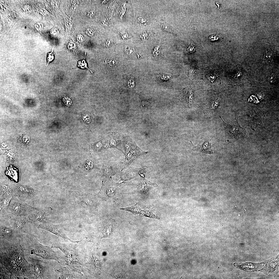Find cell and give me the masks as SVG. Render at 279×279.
<instances>
[{
  "label": "cell",
  "instance_id": "1",
  "mask_svg": "<svg viewBox=\"0 0 279 279\" xmlns=\"http://www.w3.org/2000/svg\"><path fill=\"white\" fill-rule=\"evenodd\" d=\"M0 262L10 274V278H32V265L26 260L20 246L1 250Z\"/></svg>",
  "mask_w": 279,
  "mask_h": 279
},
{
  "label": "cell",
  "instance_id": "2",
  "mask_svg": "<svg viewBox=\"0 0 279 279\" xmlns=\"http://www.w3.org/2000/svg\"><path fill=\"white\" fill-rule=\"evenodd\" d=\"M87 239L71 242H57L52 244V248L59 249L64 255L67 267L71 271L85 275L83 265L86 255Z\"/></svg>",
  "mask_w": 279,
  "mask_h": 279
},
{
  "label": "cell",
  "instance_id": "3",
  "mask_svg": "<svg viewBox=\"0 0 279 279\" xmlns=\"http://www.w3.org/2000/svg\"><path fill=\"white\" fill-rule=\"evenodd\" d=\"M25 233L24 235L26 243L25 250L28 253L44 259L54 260L59 263L61 261H64V257H61L57 252L53 250L51 247L41 244L36 236Z\"/></svg>",
  "mask_w": 279,
  "mask_h": 279
},
{
  "label": "cell",
  "instance_id": "4",
  "mask_svg": "<svg viewBox=\"0 0 279 279\" xmlns=\"http://www.w3.org/2000/svg\"><path fill=\"white\" fill-rule=\"evenodd\" d=\"M36 208L28 205L23 200L12 197L7 206L1 212L4 213L5 216L12 219L28 216Z\"/></svg>",
  "mask_w": 279,
  "mask_h": 279
},
{
  "label": "cell",
  "instance_id": "5",
  "mask_svg": "<svg viewBox=\"0 0 279 279\" xmlns=\"http://www.w3.org/2000/svg\"><path fill=\"white\" fill-rule=\"evenodd\" d=\"M223 121L224 126L226 142L230 143L234 142L247 136L246 130L241 127L237 120L231 124H228Z\"/></svg>",
  "mask_w": 279,
  "mask_h": 279
},
{
  "label": "cell",
  "instance_id": "6",
  "mask_svg": "<svg viewBox=\"0 0 279 279\" xmlns=\"http://www.w3.org/2000/svg\"><path fill=\"white\" fill-rule=\"evenodd\" d=\"M122 183H116L112 179L111 177L105 179L103 181L102 186L98 196L105 199L116 200L118 194Z\"/></svg>",
  "mask_w": 279,
  "mask_h": 279
},
{
  "label": "cell",
  "instance_id": "7",
  "mask_svg": "<svg viewBox=\"0 0 279 279\" xmlns=\"http://www.w3.org/2000/svg\"><path fill=\"white\" fill-rule=\"evenodd\" d=\"M29 258L33 267L32 279H48L50 274L47 263L31 257Z\"/></svg>",
  "mask_w": 279,
  "mask_h": 279
},
{
  "label": "cell",
  "instance_id": "8",
  "mask_svg": "<svg viewBox=\"0 0 279 279\" xmlns=\"http://www.w3.org/2000/svg\"><path fill=\"white\" fill-rule=\"evenodd\" d=\"M52 210L50 207L36 208L28 216L29 219L32 223H38V225L41 223L48 222V220Z\"/></svg>",
  "mask_w": 279,
  "mask_h": 279
},
{
  "label": "cell",
  "instance_id": "9",
  "mask_svg": "<svg viewBox=\"0 0 279 279\" xmlns=\"http://www.w3.org/2000/svg\"><path fill=\"white\" fill-rule=\"evenodd\" d=\"M37 228H41L49 231L63 239L65 241L75 242L67 236L65 230L61 225L55 224L45 222L40 223Z\"/></svg>",
  "mask_w": 279,
  "mask_h": 279
},
{
  "label": "cell",
  "instance_id": "10",
  "mask_svg": "<svg viewBox=\"0 0 279 279\" xmlns=\"http://www.w3.org/2000/svg\"><path fill=\"white\" fill-rule=\"evenodd\" d=\"M123 162L118 161L110 162L106 161L104 163L101 171V175L105 179L111 177L121 171Z\"/></svg>",
  "mask_w": 279,
  "mask_h": 279
},
{
  "label": "cell",
  "instance_id": "11",
  "mask_svg": "<svg viewBox=\"0 0 279 279\" xmlns=\"http://www.w3.org/2000/svg\"><path fill=\"white\" fill-rule=\"evenodd\" d=\"M12 197L24 200L33 197L35 192L30 188L23 186H18L14 190L10 189Z\"/></svg>",
  "mask_w": 279,
  "mask_h": 279
},
{
  "label": "cell",
  "instance_id": "12",
  "mask_svg": "<svg viewBox=\"0 0 279 279\" xmlns=\"http://www.w3.org/2000/svg\"><path fill=\"white\" fill-rule=\"evenodd\" d=\"M147 167L146 166L141 168L130 166L122 173L120 176L121 180L126 181L131 179L138 175L144 178V174L147 171Z\"/></svg>",
  "mask_w": 279,
  "mask_h": 279
},
{
  "label": "cell",
  "instance_id": "13",
  "mask_svg": "<svg viewBox=\"0 0 279 279\" xmlns=\"http://www.w3.org/2000/svg\"><path fill=\"white\" fill-rule=\"evenodd\" d=\"M148 153V152L142 150L138 146L130 151L125 156L126 159L122 164L121 171L128 167L138 156Z\"/></svg>",
  "mask_w": 279,
  "mask_h": 279
},
{
  "label": "cell",
  "instance_id": "14",
  "mask_svg": "<svg viewBox=\"0 0 279 279\" xmlns=\"http://www.w3.org/2000/svg\"><path fill=\"white\" fill-rule=\"evenodd\" d=\"M259 111L256 112L255 110H253L249 112V114H247L248 121L247 126H249L254 130L258 125L261 124L263 118L261 111Z\"/></svg>",
  "mask_w": 279,
  "mask_h": 279
},
{
  "label": "cell",
  "instance_id": "15",
  "mask_svg": "<svg viewBox=\"0 0 279 279\" xmlns=\"http://www.w3.org/2000/svg\"><path fill=\"white\" fill-rule=\"evenodd\" d=\"M115 222L112 219L110 220L106 221L103 226L99 228L97 230V237L98 243L102 238L109 235L113 231L115 225Z\"/></svg>",
  "mask_w": 279,
  "mask_h": 279
},
{
  "label": "cell",
  "instance_id": "16",
  "mask_svg": "<svg viewBox=\"0 0 279 279\" xmlns=\"http://www.w3.org/2000/svg\"><path fill=\"white\" fill-rule=\"evenodd\" d=\"M123 134L115 132H110L107 134L109 147L116 148L122 151Z\"/></svg>",
  "mask_w": 279,
  "mask_h": 279
},
{
  "label": "cell",
  "instance_id": "17",
  "mask_svg": "<svg viewBox=\"0 0 279 279\" xmlns=\"http://www.w3.org/2000/svg\"><path fill=\"white\" fill-rule=\"evenodd\" d=\"M0 238L8 241H11L19 233L15 230L13 227L9 225H0Z\"/></svg>",
  "mask_w": 279,
  "mask_h": 279
},
{
  "label": "cell",
  "instance_id": "18",
  "mask_svg": "<svg viewBox=\"0 0 279 279\" xmlns=\"http://www.w3.org/2000/svg\"><path fill=\"white\" fill-rule=\"evenodd\" d=\"M28 216L20 217L11 219L13 221L12 227L13 229L19 233L22 231L26 232L25 230L27 226L29 223H32L29 221Z\"/></svg>",
  "mask_w": 279,
  "mask_h": 279
},
{
  "label": "cell",
  "instance_id": "19",
  "mask_svg": "<svg viewBox=\"0 0 279 279\" xmlns=\"http://www.w3.org/2000/svg\"><path fill=\"white\" fill-rule=\"evenodd\" d=\"M138 146L130 136L123 134L121 151L125 156L130 151Z\"/></svg>",
  "mask_w": 279,
  "mask_h": 279
},
{
  "label": "cell",
  "instance_id": "20",
  "mask_svg": "<svg viewBox=\"0 0 279 279\" xmlns=\"http://www.w3.org/2000/svg\"><path fill=\"white\" fill-rule=\"evenodd\" d=\"M157 186V185L156 184L143 179L139 184L137 191L142 194H145L153 187Z\"/></svg>",
  "mask_w": 279,
  "mask_h": 279
},
{
  "label": "cell",
  "instance_id": "21",
  "mask_svg": "<svg viewBox=\"0 0 279 279\" xmlns=\"http://www.w3.org/2000/svg\"><path fill=\"white\" fill-rule=\"evenodd\" d=\"M183 104L187 107H190L194 105L195 102L193 98V92L190 88L187 89L184 92Z\"/></svg>",
  "mask_w": 279,
  "mask_h": 279
},
{
  "label": "cell",
  "instance_id": "22",
  "mask_svg": "<svg viewBox=\"0 0 279 279\" xmlns=\"http://www.w3.org/2000/svg\"><path fill=\"white\" fill-rule=\"evenodd\" d=\"M190 141L193 146L192 150H193L207 154H211L213 153V150L211 149V143L207 140L205 141L202 145L196 146H194L191 141Z\"/></svg>",
  "mask_w": 279,
  "mask_h": 279
},
{
  "label": "cell",
  "instance_id": "23",
  "mask_svg": "<svg viewBox=\"0 0 279 279\" xmlns=\"http://www.w3.org/2000/svg\"><path fill=\"white\" fill-rule=\"evenodd\" d=\"M93 149L96 151H103L107 149L109 147V143L107 136L100 141L92 144Z\"/></svg>",
  "mask_w": 279,
  "mask_h": 279
},
{
  "label": "cell",
  "instance_id": "24",
  "mask_svg": "<svg viewBox=\"0 0 279 279\" xmlns=\"http://www.w3.org/2000/svg\"><path fill=\"white\" fill-rule=\"evenodd\" d=\"M61 279H75V277L73 275L71 271L67 267H64L55 270Z\"/></svg>",
  "mask_w": 279,
  "mask_h": 279
},
{
  "label": "cell",
  "instance_id": "25",
  "mask_svg": "<svg viewBox=\"0 0 279 279\" xmlns=\"http://www.w3.org/2000/svg\"><path fill=\"white\" fill-rule=\"evenodd\" d=\"M92 197V195L88 193L83 195L80 198L81 200L86 205L93 206L95 205V203Z\"/></svg>",
  "mask_w": 279,
  "mask_h": 279
},
{
  "label": "cell",
  "instance_id": "26",
  "mask_svg": "<svg viewBox=\"0 0 279 279\" xmlns=\"http://www.w3.org/2000/svg\"><path fill=\"white\" fill-rule=\"evenodd\" d=\"M125 88L127 89H133L135 86L134 78L132 76H128L125 79Z\"/></svg>",
  "mask_w": 279,
  "mask_h": 279
},
{
  "label": "cell",
  "instance_id": "27",
  "mask_svg": "<svg viewBox=\"0 0 279 279\" xmlns=\"http://www.w3.org/2000/svg\"><path fill=\"white\" fill-rule=\"evenodd\" d=\"M137 203L134 205L131 206L121 208L120 210L130 212L135 214L140 213L141 212V210L137 205Z\"/></svg>",
  "mask_w": 279,
  "mask_h": 279
},
{
  "label": "cell",
  "instance_id": "28",
  "mask_svg": "<svg viewBox=\"0 0 279 279\" xmlns=\"http://www.w3.org/2000/svg\"><path fill=\"white\" fill-rule=\"evenodd\" d=\"M174 76V75H172L161 73L157 75V77L159 81H163L169 80Z\"/></svg>",
  "mask_w": 279,
  "mask_h": 279
},
{
  "label": "cell",
  "instance_id": "29",
  "mask_svg": "<svg viewBox=\"0 0 279 279\" xmlns=\"http://www.w3.org/2000/svg\"><path fill=\"white\" fill-rule=\"evenodd\" d=\"M213 69L210 70L211 72L207 73L208 74H207V76H206L208 80L211 82H213L216 79V75L217 74H216V73H217V72H216V71L215 70V69L214 68Z\"/></svg>",
  "mask_w": 279,
  "mask_h": 279
},
{
  "label": "cell",
  "instance_id": "30",
  "mask_svg": "<svg viewBox=\"0 0 279 279\" xmlns=\"http://www.w3.org/2000/svg\"><path fill=\"white\" fill-rule=\"evenodd\" d=\"M85 58L84 59L82 60L79 61L77 60L78 63L77 67H79L82 69H88L90 71L91 73H93V71L90 69L88 67L87 64L85 59Z\"/></svg>",
  "mask_w": 279,
  "mask_h": 279
},
{
  "label": "cell",
  "instance_id": "31",
  "mask_svg": "<svg viewBox=\"0 0 279 279\" xmlns=\"http://www.w3.org/2000/svg\"><path fill=\"white\" fill-rule=\"evenodd\" d=\"M54 55L55 53L53 51V49H52L51 51L48 53L47 58V64L45 69L47 68L49 64L54 60Z\"/></svg>",
  "mask_w": 279,
  "mask_h": 279
},
{
  "label": "cell",
  "instance_id": "32",
  "mask_svg": "<svg viewBox=\"0 0 279 279\" xmlns=\"http://www.w3.org/2000/svg\"><path fill=\"white\" fill-rule=\"evenodd\" d=\"M160 25L161 26L162 28L164 30H165V31L171 32V33H172L173 32L172 29L170 28L168 26L165 24L161 23H160Z\"/></svg>",
  "mask_w": 279,
  "mask_h": 279
},
{
  "label": "cell",
  "instance_id": "33",
  "mask_svg": "<svg viewBox=\"0 0 279 279\" xmlns=\"http://www.w3.org/2000/svg\"><path fill=\"white\" fill-rule=\"evenodd\" d=\"M72 23L71 21L69 20L67 21L65 24V28L68 30H70L72 27Z\"/></svg>",
  "mask_w": 279,
  "mask_h": 279
},
{
  "label": "cell",
  "instance_id": "34",
  "mask_svg": "<svg viewBox=\"0 0 279 279\" xmlns=\"http://www.w3.org/2000/svg\"><path fill=\"white\" fill-rule=\"evenodd\" d=\"M125 51L127 53L130 54L132 53L134 51V49L129 46H127L125 48Z\"/></svg>",
  "mask_w": 279,
  "mask_h": 279
},
{
  "label": "cell",
  "instance_id": "35",
  "mask_svg": "<svg viewBox=\"0 0 279 279\" xmlns=\"http://www.w3.org/2000/svg\"><path fill=\"white\" fill-rule=\"evenodd\" d=\"M116 61L114 59H111L107 61L106 64L109 66H113L116 64Z\"/></svg>",
  "mask_w": 279,
  "mask_h": 279
},
{
  "label": "cell",
  "instance_id": "36",
  "mask_svg": "<svg viewBox=\"0 0 279 279\" xmlns=\"http://www.w3.org/2000/svg\"><path fill=\"white\" fill-rule=\"evenodd\" d=\"M75 46V44L73 42L69 43L67 45V48L69 50L73 49H74Z\"/></svg>",
  "mask_w": 279,
  "mask_h": 279
},
{
  "label": "cell",
  "instance_id": "37",
  "mask_svg": "<svg viewBox=\"0 0 279 279\" xmlns=\"http://www.w3.org/2000/svg\"><path fill=\"white\" fill-rule=\"evenodd\" d=\"M188 51L190 52H192L195 50V46L193 44L191 43L188 48Z\"/></svg>",
  "mask_w": 279,
  "mask_h": 279
},
{
  "label": "cell",
  "instance_id": "38",
  "mask_svg": "<svg viewBox=\"0 0 279 279\" xmlns=\"http://www.w3.org/2000/svg\"><path fill=\"white\" fill-rule=\"evenodd\" d=\"M86 33L88 35L90 36H92L94 34V32L92 29L88 28L86 30Z\"/></svg>",
  "mask_w": 279,
  "mask_h": 279
},
{
  "label": "cell",
  "instance_id": "39",
  "mask_svg": "<svg viewBox=\"0 0 279 279\" xmlns=\"http://www.w3.org/2000/svg\"><path fill=\"white\" fill-rule=\"evenodd\" d=\"M76 39L79 42H82L84 41V38L83 36L81 34L78 35Z\"/></svg>",
  "mask_w": 279,
  "mask_h": 279
},
{
  "label": "cell",
  "instance_id": "40",
  "mask_svg": "<svg viewBox=\"0 0 279 279\" xmlns=\"http://www.w3.org/2000/svg\"><path fill=\"white\" fill-rule=\"evenodd\" d=\"M86 16L89 17H92L94 15L93 12L92 11H89L86 13Z\"/></svg>",
  "mask_w": 279,
  "mask_h": 279
},
{
  "label": "cell",
  "instance_id": "41",
  "mask_svg": "<svg viewBox=\"0 0 279 279\" xmlns=\"http://www.w3.org/2000/svg\"><path fill=\"white\" fill-rule=\"evenodd\" d=\"M111 43V42L109 40H107L105 42L104 45L105 46H106L107 47L109 46L110 45Z\"/></svg>",
  "mask_w": 279,
  "mask_h": 279
},
{
  "label": "cell",
  "instance_id": "42",
  "mask_svg": "<svg viewBox=\"0 0 279 279\" xmlns=\"http://www.w3.org/2000/svg\"><path fill=\"white\" fill-rule=\"evenodd\" d=\"M58 30L57 29L55 28L53 29L51 32V33L52 34H56L58 32Z\"/></svg>",
  "mask_w": 279,
  "mask_h": 279
},
{
  "label": "cell",
  "instance_id": "43",
  "mask_svg": "<svg viewBox=\"0 0 279 279\" xmlns=\"http://www.w3.org/2000/svg\"><path fill=\"white\" fill-rule=\"evenodd\" d=\"M122 37L123 38H127L128 37V35L127 34H123L122 35Z\"/></svg>",
  "mask_w": 279,
  "mask_h": 279
}]
</instances>
